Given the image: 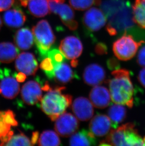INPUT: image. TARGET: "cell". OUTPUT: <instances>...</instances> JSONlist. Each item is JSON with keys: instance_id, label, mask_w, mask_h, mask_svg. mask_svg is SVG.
Masks as SVG:
<instances>
[{"instance_id": "1", "label": "cell", "mask_w": 145, "mask_h": 146, "mask_svg": "<svg viewBox=\"0 0 145 146\" xmlns=\"http://www.w3.org/2000/svg\"><path fill=\"white\" fill-rule=\"evenodd\" d=\"M112 75L113 77L108 81L111 100L117 104L132 108L133 87L129 71L125 69H116Z\"/></svg>"}, {"instance_id": "2", "label": "cell", "mask_w": 145, "mask_h": 146, "mask_svg": "<svg viewBox=\"0 0 145 146\" xmlns=\"http://www.w3.org/2000/svg\"><path fill=\"white\" fill-rule=\"evenodd\" d=\"M65 89V87L51 88L40 101L42 110L52 121H55L72 104L71 96L62 93Z\"/></svg>"}, {"instance_id": "3", "label": "cell", "mask_w": 145, "mask_h": 146, "mask_svg": "<svg viewBox=\"0 0 145 146\" xmlns=\"http://www.w3.org/2000/svg\"><path fill=\"white\" fill-rule=\"evenodd\" d=\"M143 140L134 124L127 123L110 131L101 146H143Z\"/></svg>"}, {"instance_id": "4", "label": "cell", "mask_w": 145, "mask_h": 146, "mask_svg": "<svg viewBox=\"0 0 145 146\" xmlns=\"http://www.w3.org/2000/svg\"><path fill=\"white\" fill-rule=\"evenodd\" d=\"M107 31L111 36L128 32L135 25L133 19L132 8L128 1L123 7L107 19Z\"/></svg>"}, {"instance_id": "5", "label": "cell", "mask_w": 145, "mask_h": 146, "mask_svg": "<svg viewBox=\"0 0 145 146\" xmlns=\"http://www.w3.org/2000/svg\"><path fill=\"white\" fill-rule=\"evenodd\" d=\"M33 35L39 54L42 59L47 56L56 37L52 28L46 20H41L32 29Z\"/></svg>"}, {"instance_id": "6", "label": "cell", "mask_w": 145, "mask_h": 146, "mask_svg": "<svg viewBox=\"0 0 145 146\" xmlns=\"http://www.w3.org/2000/svg\"><path fill=\"white\" fill-rule=\"evenodd\" d=\"M145 42H137L127 32L117 39L113 44V51L115 56L122 61H128L133 58L139 47Z\"/></svg>"}, {"instance_id": "7", "label": "cell", "mask_w": 145, "mask_h": 146, "mask_svg": "<svg viewBox=\"0 0 145 146\" xmlns=\"http://www.w3.org/2000/svg\"><path fill=\"white\" fill-rule=\"evenodd\" d=\"M49 10L51 13L58 14L62 22L71 31H75L78 27L75 20L74 11L69 6L63 3H57L54 0H48Z\"/></svg>"}, {"instance_id": "8", "label": "cell", "mask_w": 145, "mask_h": 146, "mask_svg": "<svg viewBox=\"0 0 145 146\" xmlns=\"http://www.w3.org/2000/svg\"><path fill=\"white\" fill-rule=\"evenodd\" d=\"M20 86L7 68L0 69V94L8 99H13L19 93Z\"/></svg>"}, {"instance_id": "9", "label": "cell", "mask_w": 145, "mask_h": 146, "mask_svg": "<svg viewBox=\"0 0 145 146\" xmlns=\"http://www.w3.org/2000/svg\"><path fill=\"white\" fill-rule=\"evenodd\" d=\"M55 131L57 133L63 137H68L76 132L79 127L78 119L68 113H64L55 120Z\"/></svg>"}, {"instance_id": "10", "label": "cell", "mask_w": 145, "mask_h": 146, "mask_svg": "<svg viewBox=\"0 0 145 146\" xmlns=\"http://www.w3.org/2000/svg\"><path fill=\"white\" fill-rule=\"evenodd\" d=\"M107 18L100 9L93 7L84 14L82 23L84 28L89 32H97L105 25Z\"/></svg>"}, {"instance_id": "11", "label": "cell", "mask_w": 145, "mask_h": 146, "mask_svg": "<svg viewBox=\"0 0 145 146\" xmlns=\"http://www.w3.org/2000/svg\"><path fill=\"white\" fill-rule=\"evenodd\" d=\"M59 49L67 59H76L82 53L83 46L78 37L69 36L61 41Z\"/></svg>"}, {"instance_id": "12", "label": "cell", "mask_w": 145, "mask_h": 146, "mask_svg": "<svg viewBox=\"0 0 145 146\" xmlns=\"http://www.w3.org/2000/svg\"><path fill=\"white\" fill-rule=\"evenodd\" d=\"M16 70L26 75H34L38 69V64L34 54L23 52L16 57L15 62Z\"/></svg>"}, {"instance_id": "13", "label": "cell", "mask_w": 145, "mask_h": 146, "mask_svg": "<svg viewBox=\"0 0 145 146\" xmlns=\"http://www.w3.org/2000/svg\"><path fill=\"white\" fill-rule=\"evenodd\" d=\"M42 87L36 81H28L22 87L21 96L25 104L34 105L38 103L42 98Z\"/></svg>"}, {"instance_id": "14", "label": "cell", "mask_w": 145, "mask_h": 146, "mask_svg": "<svg viewBox=\"0 0 145 146\" xmlns=\"http://www.w3.org/2000/svg\"><path fill=\"white\" fill-rule=\"evenodd\" d=\"M72 109L77 118L82 121L90 120L94 114L92 104L84 97H79L75 99L72 103Z\"/></svg>"}, {"instance_id": "15", "label": "cell", "mask_w": 145, "mask_h": 146, "mask_svg": "<svg viewBox=\"0 0 145 146\" xmlns=\"http://www.w3.org/2000/svg\"><path fill=\"white\" fill-rule=\"evenodd\" d=\"M83 79L84 82L88 85H99L105 80V70L98 64H91L85 68L83 73Z\"/></svg>"}, {"instance_id": "16", "label": "cell", "mask_w": 145, "mask_h": 146, "mask_svg": "<svg viewBox=\"0 0 145 146\" xmlns=\"http://www.w3.org/2000/svg\"><path fill=\"white\" fill-rule=\"evenodd\" d=\"M90 102L93 106L99 109H104L111 102L110 92L105 87L95 86L92 88L89 94Z\"/></svg>"}, {"instance_id": "17", "label": "cell", "mask_w": 145, "mask_h": 146, "mask_svg": "<svg viewBox=\"0 0 145 146\" xmlns=\"http://www.w3.org/2000/svg\"><path fill=\"white\" fill-rule=\"evenodd\" d=\"M112 127L111 121L108 116L98 114L90 121L89 128L96 136L103 137L110 132Z\"/></svg>"}, {"instance_id": "18", "label": "cell", "mask_w": 145, "mask_h": 146, "mask_svg": "<svg viewBox=\"0 0 145 146\" xmlns=\"http://www.w3.org/2000/svg\"><path fill=\"white\" fill-rule=\"evenodd\" d=\"M4 23L9 28H20L26 21V16L20 9L16 8L8 10L3 15Z\"/></svg>"}, {"instance_id": "19", "label": "cell", "mask_w": 145, "mask_h": 146, "mask_svg": "<svg viewBox=\"0 0 145 146\" xmlns=\"http://www.w3.org/2000/svg\"><path fill=\"white\" fill-rule=\"evenodd\" d=\"M34 37L29 28H22L15 34L14 42L17 47L22 50L29 49L34 44Z\"/></svg>"}, {"instance_id": "20", "label": "cell", "mask_w": 145, "mask_h": 146, "mask_svg": "<svg viewBox=\"0 0 145 146\" xmlns=\"http://www.w3.org/2000/svg\"><path fill=\"white\" fill-rule=\"evenodd\" d=\"M96 144L97 139L95 135L90 131L85 129L75 132L69 140L71 146H92Z\"/></svg>"}, {"instance_id": "21", "label": "cell", "mask_w": 145, "mask_h": 146, "mask_svg": "<svg viewBox=\"0 0 145 146\" xmlns=\"http://www.w3.org/2000/svg\"><path fill=\"white\" fill-rule=\"evenodd\" d=\"M75 77V74L68 64L63 62L54 68L53 79L57 82L67 84Z\"/></svg>"}, {"instance_id": "22", "label": "cell", "mask_w": 145, "mask_h": 146, "mask_svg": "<svg viewBox=\"0 0 145 146\" xmlns=\"http://www.w3.org/2000/svg\"><path fill=\"white\" fill-rule=\"evenodd\" d=\"M19 50L11 42L0 43V62L9 64L18 56Z\"/></svg>"}, {"instance_id": "23", "label": "cell", "mask_w": 145, "mask_h": 146, "mask_svg": "<svg viewBox=\"0 0 145 146\" xmlns=\"http://www.w3.org/2000/svg\"><path fill=\"white\" fill-rule=\"evenodd\" d=\"M28 8L30 13L36 18H41L50 13L48 0H29Z\"/></svg>"}, {"instance_id": "24", "label": "cell", "mask_w": 145, "mask_h": 146, "mask_svg": "<svg viewBox=\"0 0 145 146\" xmlns=\"http://www.w3.org/2000/svg\"><path fill=\"white\" fill-rule=\"evenodd\" d=\"M126 108L123 105L117 104L112 105L110 107L107 111L108 117H109L112 123V127L115 129L118 124L122 123L126 118Z\"/></svg>"}, {"instance_id": "25", "label": "cell", "mask_w": 145, "mask_h": 146, "mask_svg": "<svg viewBox=\"0 0 145 146\" xmlns=\"http://www.w3.org/2000/svg\"><path fill=\"white\" fill-rule=\"evenodd\" d=\"M128 0H103L100 1V8L107 19L126 4Z\"/></svg>"}, {"instance_id": "26", "label": "cell", "mask_w": 145, "mask_h": 146, "mask_svg": "<svg viewBox=\"0 0 145 146\" xmlns=\"http://www.w3.org/2000/svg\"><path fill=\"white\" fill-rule=\"evenodd\" d=\"M132 8L135 23L145 29V0H135Z\"/></svg>"}, {"instance_id": "27", "label": "cell", "mask_w": 145, "mask_h": 146, "mask_svg": "<svg viewBox=\"0 0 145 146\" xmlns=\"http://www.w3.org/2000/svg\"><path fill=\"white\" fill-rule=\"evenodd\" d=\"M39 146H58L61 145V141L56 132L51 130L44 131L37 141Z\"/></svg>"}, {"instance_id": "28", "label": "cell", "mask_w": 145, "mask_h": 146, "mask_svg": "<svg viewBox=\"0 0 145 146\" xmlns=\"http://www.w3.org/2000/svg\"><path fill=\"white\" fill-rule=\"evenodd\" d=\"M101 0H69L72 8L78 11H84L93 5H99Z\"/></svg>"}, {"instance_id": "29", "label": "cell", "mask_w": 145, "mask_h": 146, "mask_svg": "<svg viewBox=\"0 0 145 146\" xmlns=\"http://www.w3.org/2000/svg\"><path fill=\"white\" fill-rule=\"evenodd\" d=\"M31 141L24 133L13 135L4 146H32Z\"/></svg>"}, {"instance_id": "30", "label": "cell", "mask_w": 145, "mask_h": 146, "mask_svg": "<svg viewBox=\"0 0 145 146\" xmlns=\"http://www.w3.org/2000/svg\"><path fill=\"white\" fill-rule=\"evenodd\" d=\"M40 68L44 70L49 79L50 80L53 79L54 65L50 58L47 56L43 59V61L40 64Z\"/></svg>"}, {"instance_id": "31", "label": "cell", "mask_w": 145, "mask_h": 146, "mask_svg": "<svg viewBox=\"0 0 145 146\" xmlns=\"http://www.w3.org/2000/svg\"><path fill=\"white\" fill-rule=\"evenodd\" d=\"M4 112H0V141L13 132L11 130V125L8 124L4 118Z\"/></svg>"}, {"instance_id": "32", "label": "cell", "mask_w": 145, "mask_h": 146, "mask_svg": "<svg viewBox=\"0 0 145 146\" xmlns=\"http://www.w3.org/2000/svg\"><path fill=\"white\" fill-rule=\"evenodd\" d=\"M47 56L51 59L53 64L54 68L58 64L64 62L65 60V57L63 54L60 51L56 49L49 50Z\"/></svg>"}, {"instance_id": "33", "label": "cell", "mask_w": 145, "mask_h": 146, "mask_svg": "<svg viewBox=\"0 0 145 146\" xmlns=\"http://www.w3.org/2000/svg\"><path fill=\"white\" fill-rule=\"evenodd\" d=\"M4 118L6 123L10 124V125L13 126H18V121H16V119H15V114L12 111L9 110L4 111Z\"/></svg>"}, {"instance_id": "34", "label": "cell", "mask_w": 145, "mask_h": 146, "mask_svg": "<svg viewBox=\"0 0 145 146\" xmlns=\"http://www.w3.org/2000/svg\"><path fill=\"white\" fill-rule=\"evenodd\" d=\"M137 62L140 66L145 67V44L138 51Z\"/></svg>"}, {"instance_id": "35", "label": "cell", "mask_w": 145, "mask_h": 146, "mask_svg": "<svg viewBox=\"0 0 145 146\" xmlns=\"http://www.w3.org/2000/svg\"><path fill=\"white\" fill-rule=\"evenodd\" d=\"M15 0H0V11H4L13 5Z\"/></svg>"}, {"instance_id": "36", "label": "cell", "mask_w": 145, "mask_h": 146, "mask_svg": "<svg viewBox=\"0 0 145 146\" xmlns=\"http://www.w3.org/2000/svg\"><path fill=\"white\" fill-rule=\"evenodd\" d=\"M95 52L100 55H102L107 53V46L102 43H100L96 45L95 47Z\"/></svg>"}, {"instance_id": "37", "label": "cell", "mask_w": 145, "mask_h": 146, "mask_svg": "<svg viewBox=\"0 0 145 146\" xmlns=\"http://www.w3.org/2000/svg\"><path fill=\"white\" fill-rule=\"evenodd\" d=\"M107 65L109 69L115 70L119 67V64L116 59L111 58L107 61Z\"/></svg>"}, {"instance_id": "38", "label": "cell", "mask_w": 145, "mask_h": 146, "mask_svg": "<svg viewBox=\"0 0 145 146\" xmlns=\"http://www.w3.org/2000/svg\"><path fill=\"white\" fill-rule=\"evenodd\" d=\"M138 79L140 84L145 88V67L141 69L138 73Z\"/></svg>"}, {"instance_id": "39", "label": "cell", "mask_w": 145, "mask_h": 146, "mask_svg": "<svg viewBox=\"0 0 145 146\" xmlns=\"http://www.w3.org/2000/svg\"><path fill=\"white\" fill-rule=\"evenodd\" d=\"M26 75L21 72H20L19 73L16 75V80L19 82H24L26 79Z\"/></svg>"}, {"instance_id": "40", "label": "cell", "mask_w": 145, "mask_h": 146, "mask_svg": "<svg viewBox=\"0 0 145 146\" xmlns=\"http://www.w3.org/2000/svg\"><path fill=\"white\" fill-rule=\"evenodd\" d=\"M39 139V132L38 131H35L33 133L32 137L31 142L33 145L36 144L38 141Z\"/></svg>"}, {"instance_id": "41", "label": "cell", "mask_w": 145, "mask_h": 146, "mask_svg": "<svg viewBox=\"0 0 145 146\" xmlns=\"http://www.w3.org/2000/svg\"><path fill=\"white\" fill-rule=\"evenodd\" d=\"M18 1H20L21 4L23 6L26 7V6L28 5V3L29 0H18Z\"/></svg>"}, {"instance_id": "42", "label": "cell", "mask_w": 145, "mask_h": 146, "mask_svg": "<svg viewBox=\"0 0 145 146\" xmlns=\"http://www.w3.org/2000/svg\"><path fill=\"white\" fill-rule=\"evenodd\" d=\"M78 61L76 59L72 60L71 64L72 66L73 67H76L77 65H78Z\"/></svg>"}, {"instance_id": "43", "label": "cell", "mask_w": 145, "mask_h": 146, "mask_svg": "<svg viewBox=\"0 0 145 146\" xmlns=\"http://www.w3.org/2000/svg\"><path fill=\"white\" fill-rule=\"evenodd\" d=\"M57 3H64L65 0H54Z\"/></svg>"}, {"instance_id": "44", "label": "cell", "mask_w": 145, "mask_h": 146, "mask_svg": "<svg viewBox=\"0 0 145 146\" xmlns=\"http://www.w3.org/2000/svg\"><path fill=\"white\" fill-rule=\"evenodd\" d=\"M2 25H3V22H2V21H1V18L0 17V29H1Z\"/></svg>"}, {"instance_id": "45", "label": "cell", "mask_w": 145, "mask_h": 146, "mask_svg": "<svg viewBox=\"0 0 145 146\" xmlns=\"http://www.w3.org/2000/svg\"><path fill=\"white\" fill-rule=\"evenodd\" d=\"M143 143H144L143 146H145V137H144V139H143Z\"/></svg>"}]
</instances>
